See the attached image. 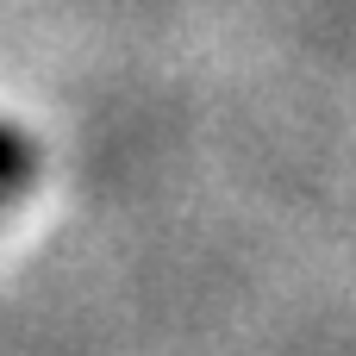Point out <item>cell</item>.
<instances>
[{
	"mask_svg": "<svg viewBox=\"0 0 356 356\" xmlns=\"http://www.w3.org/2000/svg\"><path fill=\"white\" fill-rule=\"evenodd\" d=\"M25 175H31V144H25L19 131H6V125H0V188L25 181Z\"/></svg>",
	"mask_w": 356,
	"mask_h": 356,
	"instance_id": "1",
	"label": "cell"
}]
</instances>
